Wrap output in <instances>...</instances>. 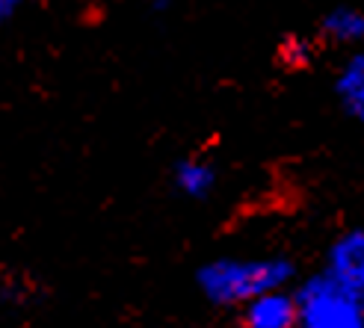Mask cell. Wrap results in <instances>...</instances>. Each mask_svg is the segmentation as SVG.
Returning a JSON list of instances; mask_svg holds the SVG:
<instances>
[{"label": "cell", "instance_id": "6da1fadb", "mask_svg": "<svg viewBox=\"0 0 364 328\" xmlns=\"http://www.w3.org/2000/svg\"><path fill=\"white\" fill-rule=\"evenodd\" d=\"M296 275L294 261L287 258H220L196 272V284L210 305L231 307L249 305L272 290H284Z\"/></svg>", "mask_w": 364, "mask_h": 328}, {"label": "cell", "instance_id": "7a4b0ae2", "mask_svg": "<svg viewBox=\"0 0 364 328\" xmlns=\"http://www.w3.org/2000/svg\"><path fill=\"white\" fill-rule=\"evenodd\" d=\"M296 299V328H364V305L329 275L305 281Z\"/></svg>", "mask_w": 364, "mask_h": 328}, {"label": "cell", "instance_id": "3957f363", "mask_svg": "<svg viewBox=\"0 0 364 328\" xmlns=\"http://www.w3.org/2000/svg\"><path fill=\"white\" fill-rule=\"evenodd\" d=\"M326 275L364 305V225L341 234L329 248Z\"/></svg>", "mask_w": 364, "mask_h": 328}, {"label": "cell", "instance_id": "277c9868", "mask_svg": "<svg viewBox=\"0 0 364 328\" xmlns=\"http://www.w3.org/2000/svg\"><path fill=\"white\" fill-rule=\"evenodd\" d=\"M243 328H296L294 293L272 290L243 305Z\"/></svg>", "mask_w": 364, "mask_h": 328}, {"label": "cell", "instance_id": "5b68a950", "mask_svg": "<svg viewBox=\"0 0 364 328\" xmlns=\"http://www.w3.org/2000/svg\"><path fill=\"white\" fill-rule=\"evenodd\" d=\"M335 95L353 121L364 127V50L350 53L335 75Z\"/></svg>", "mask_w": 364, "mask_h": 328}, {"label": "cell", "instance_id": "8992f818", "mask_svg": "<svg viewBox=\"0 0 364 328\" xmlns=\"http://www.w3.org/2000/svg\"><path fill=\"white\" fill-rule=\"evenodd\" d=\"M320 35L332 45H364V9L335 6L320 18Z\"/></svg>", "mask_w": 364, "mask_h": 328}, {"label": "cell", "instance_id": "52a82bcc", "mask_svg": "<svg viewBox=\"0 0 364 328\" xmlns=\"http://www.w3.org/2000/svg\"><path fill=\"white\" fill-rule=\"evenodd\" d=\"M172 180H175V187H178L181 195H187V198H208L216 190V169H213V163H208V160L187 157V160L175 163Z\"/></svg>", "mask_w": 364, "mask_h": 328}, {"label": "cell", "instance_id": "ba28073f", "mask_svg": "<svg viewBox=\"0 0 364 328\" xmlns=\"http://www.w3.org/2000/svg\"><path fill=\"white\" fill-rule=\"evenodd\" d=\"M314 60V42L305 39V35H287V39L279 45V62L290 71L308 68Z\"/></svg>", "mask_w": 364, "mask_h": 328}, {"label": "cell", "instance_id": "9c48e42d", "mask_svg": "<svg viewBox=\"0 0 364 328\" xmlns=\"http://www.w3.org/2000/svg\"><path fill=\"white\" fill-rule=\"evenodd\" d=\"M24 6V0H0V24L9 21V18Z\"/></svg>", "mask_w": 364, "mask_h": 328}, {"label": "cell", "instance_id": "30bf717a", "mask_svg": "<svg viewBox=\"0 0 364 328\" xmlns=\"http://www.w3.org/2000/svg\"><path fill=\"white\" fill-rule=\"evenodd\" d=\"M172 4H175V0H151V9L154 12H169Z\"/></svg>", "mask_w": 364, "mask_h": 328}]
</instances>
